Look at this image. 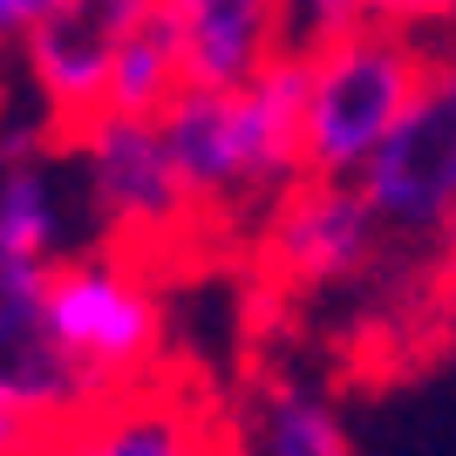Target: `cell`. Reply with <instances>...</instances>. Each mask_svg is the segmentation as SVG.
<instances>
[{
	"label": "cell",
	"instance_id": "cell-1",
	"mask_svg": "<svg viewBox=\"0 0 456 456\" xmlns=\"http://www.w3.org/2000/svg\"><path fill=\"white\" fill-rule=\"evenodd\" d=\"M300 110H306V61L280 55L252 82L232 89H177L164 123V143L177 157L198 218L225 225V218H252L280 198L286 184L306 177V143H300Z\"/></svg>",
	"mask_w": 456,
	"mask_h": 456
},
{
	"label": "cell",
	"instance_id": "cell-2",
	"mask_svg": "<svg viewBox=\"0 0 456 456\" xmlns=\"http://www.w3.org/2000/svg\"><path fill=\"white\" fill-rule=\"evenodd\" d=\"M41 327H48L55 362L82 388V402L143 388V381L164 375V354H171V314H164L151 266L116 246L69 252L48 273Z\"/></svg>",
	"mask_w": 456,
	"mask_h": 456
},
{
	"label": "cell",
	"instance_id": "cell-3",
	"mask_svg": "<svg viewBox=\"0 0 456 456\" xmlns=\"http://www.w3.org/2000/svg\"><path fill=\"white\" fill-rule=\"evenodd\" d=\"M61 157L76 171V198L102 246L157 266V259L191 252L205 239V218L191 205L184 177H177V157L164 143L157 116L102 110L76 136H61Z\"/></svg>",
	"mask_w": 456,
	"mask_h": 456
},
{
	"label": "cell",
	"instance_id": "cell-4",
	"mask_svg": "<svg viewBox=\"0 0 456 456\" xmlns=\"http://www.w3.org/2000/svg\"><path fill=\"white\" fill-rule=\"evenodd\" d=\"M422 69H429V48L395 28H354L347 41L306 55V110H300L306 171L362 177L368 157L402 123Z\"/></svg>",
	"mask_w": 456,
	"mask_h": 456
},
{
	"label": "cell",
	"instance_id": "cell-5",
	"mask_svg": "<svg viewBox=\"0 0 456 456\" xmlns=\"http://www.w3.org/2000/svg\"><path fill=\"white\" fill-rule=\"evenodd\" d=\"M388 225L375 218L362 177H314L286 184L259 211V280L280 300H334L362 293L388 266Z\"/></svg>",
	"mask_w": 456,
	"mask_h": 456
},
{
	"label": "cell",
	"instance_id": "cell-6",
	"mask_svg": "<svg viewBox=\"0 0 456 456\" xmlns=\"http://www.w3.org/2000/svg\"><path fill=\"white\" fill-rule=\"evenodd\" d=\"M375 218L395 252H450L456 246V48H436L422 69L402 123L388 130L362 171Z\"/></svg>",
	"mask_w": 456,
	"mask_h": 456
},
{
	"label": "cell",
	"instance_id": "cell-7",
	"mask_svg": "<svg viewBox=\"0 0 456 456\" xmlns=\"http://www.w3.org/2000/svg\"><path fill=\"white\" fill-rule=\"evenodd\" d=\"M157 14V0H61L35 35L20 41V76L35 89L55 136H76L82 123L110 110L116 48Z\"/></svg>",
	"mask_w": 456,
	"mask_h": 456
},
{
	"label": "cell",
	"instance_id": "cell-8",
	"mask_svg": "<svg viewBox=\"0 0 456 456\" xmlns=\"http://www.w3.org/2000/svg\"><path fill=\"white\" fill-rule=\"evenodd\" d=\"M48 456H232V416L205 388L157 375L76 409L55 429Z\"/></svg>",
	"mask_w": 456,
	"mask_h": 456
},
{
	"label": "cell",
	"instance_id": "cell-9",
	"mask_svg": "<svg viewBox=\"0 0 456 456\" xmlns=\"http://www.w3.org/2000/svg\"><path fill=\"white\" fill-rule=\"evenodd\" d=\"M76 205L61 151L0 164V306H41L48 273L76 252Z\"/></svg>",
	"mask_w": 456,
	"mask_h": 456
},
{
	"label": "cell",
	"instance_id": "cell-10",
	"mask_svg": "<svg viewBox=\"0 0 456 456\" xmlns=\"http://www.w3.org/2000/svg\"><path fill=\"white\" fill-rule=\"evenodd\" d=\"M191 89H232L286 55L280 0H157Z\"/></svg>",
	"mask_w": 456,
	"mask_h": 456
},
{
	"label": "cell",
	"instance_id": "cell-11",
	"mask_svg": "<svg viewBox=\"0 0 456 456\" xmlns=\"http://www.w3.org/2000/svg\"><path fill=\"white\" fill-rule=\"evenodd\" d=\"M232 456H354V436L321 381L266 375L232 416Z\"/></svg>",
	"mask_w": 456,
	"mask_h": 456
},
{
	"label": "cell",
	"instance_id": "cell-12",
	"mask_svg": "<svg viewBox=\"0 0 456 456\" xmlns=\"http://www.w3.org/2000/svg\"><path fill=\"white\" fill-rule=\"evenodd\" d=\"M184 89V61H177V41L164 28V14H151L123 48H116L110 69V110L123 116H164Z\"/></svg>",
	"mask_w": 456,
	"mask_h": 456
},
{
	"label": "cell",
	"instance_id": "cell-13",
	"mask_svg": "<svg viewBox=\"0 0 456 456\" xmlns=\"http://www.w3.org/2000/svg\"><path fill=\"white\" fill-rule=\"evenodd\" d=\"M362 20V0H280V48L286 55H321L334 41H347Z\"/></svg>",
	"mask_w": 456,
	"mask_h": 456
},
{
	"label": "cell",
	"instance_id": "cell-14",
	"mask_svg": "<svg viewBox=\"0 0 456 456\" xmlns=\"http://www.w3.org/2000/svg\"><path fill=\"white\" fill-rule=\"evenodd\" d=\"M61 422L69 416H48L41 402L0 388V456H48V443H55Z\"/></svg>",
	"mask_w": 456,
	"mask_h": 456
},
{
	"label": "cell",
	"instance_id": "cell-15",
	"mask_svg": "<svg viewBox=\"0 0 456 456\" xmlns=\"http://www.w3.org/2000/svg\"><path fill=\"white\" fill-rule=\"evenodd\" d=\"M362 20L429 41V35H450L456 28V0H362Z\"/></svg>",
	"mask_w": 456,
	"mask_h": 456
},
{
	"label": "cell",
	"instance_id": "cell-16",
	"mask_svg": "<svg viewBox=\"0 0 456 456\" xmlns=\"http://www.w3.org/2000/svg\"><path fill=\"white\" fill-rule=\"evenodd\" d=\"M61 0H0V55H20V41L55 14Z\"/></svg>",
	"mask_w": 456,
	"mask_h": 456
}]
</instances>
